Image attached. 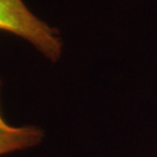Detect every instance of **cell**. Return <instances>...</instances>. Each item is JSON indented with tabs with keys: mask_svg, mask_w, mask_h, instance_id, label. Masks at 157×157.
I'll list each match as a JSON object with an SVG mask.
<instances>
[{
	"mask_svg": "<svg viewBox=\"0 0 157 157\" xmlns=\"http://www.w3.org/2000/svg\"><path fill=\"white\" fill-rule=\"evenodd\" d=\"M0 31L25 40L51 62L63 54L59 29L35 15L22 0H0Z\"/></svg>",
	"mask_w": 157,
	"mask_h": 157,
	"instance_id": "cell-1",
	"label": "cell"
},
{
	"mask_svg": "<svg viewBox=\"0 0 157 157\" xmlns=\"http://www.w3.org/2000/svg\"><path fill=\"white\" fill-rule=\"evenodd\" d=\"M1 84L0 77V90ZM44 137V131L36 126L14 127L6 123L1 115L0 101V155L35 147L43 141Z\"/></svg>",
	"mask_w": 157,
	"mask_h": 157,
	"instance_id": "cell-2",
	"label": "cell"
}]
</instances>
